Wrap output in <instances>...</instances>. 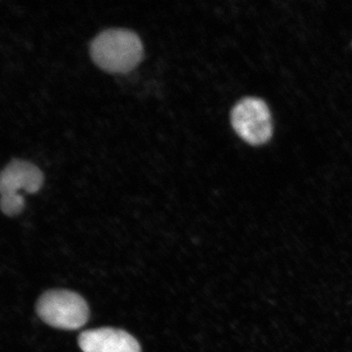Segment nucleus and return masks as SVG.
Returning a JSON list of instances; mask_svg holds the SVG:
<instances>
[{
	"label": "nucleus",
	"instance_id": "f257e3e1",
	"mask_svg": "<svg viewBox=\"0 0 352 352\" xmlns=\"http://www.w3.org/2000/svg\"><path fill=\"white\" fill-rule=\"evenodd\" d=\"M90 52L100 68L111 73H126L142 59L143 45L135 32L108 30L94 38Z\"/></svg>",
	"mask_w": 352,
	"mask_h": 352
},
{
	"label": "nucleus",
	"instance_id": "f03ea898",
	"mask_svg": "<svg viewBox=\"0 0 352 352\" xmlns=\"http://www.w3.org/2000/svg\"><path fill=\"white\" fill-rule=\"evenodd\" d=\"M36 311L41 320L51 327L76 330L89 318L87 302L76 293L66 289L46 292L41 296Z\"/></svg>",
	"mask_w": 352,
	"mask_h": 352
},
{
	"label": "nucleus",
	"instance_id": "7ed1b4c3",
	"mask_svg": "<svg viewBox=\"0 0 352 352\" xmlns=\"http://www.w3.org/2000/svg\"><path fill=\"white\" fill-rule=\"evenodd\" d=\"M231 122L236 133L252 146L265 144L272 138L270 108L256 97H245L238 102L231 113Z\"/></svg>",
	"mask_w": 352,
	"mask_h": 352
},
{
	"label": "nucleus",
	"instance_id": "20e7f679",
	"mask_svg": "<svg viewBox=\"0 0 352 352\" xmlns=\"http://www.w3.org/2000/svg\"><path fill=\"white\" fill-rule=\"evenodd\" d=\"M78 344L83 352H141L135 338L113 328L85 331L80 333Z\"/></svg>",
	"mask_w": 352,
	"mask_h": 352
},
{
	"label": "nucleus",
	"instance_id": "39448f33",
	"mask_svg": "<svg viewBox=\"0 0 352 352\" xmlns=\"http://www.w3.org/2000/svg\"><path fill=\"white\" fill-rule=\"evenodd\" d=\"M43 184L38 166L22 160H14L0 175V196L21 195L20 191L36 193Z\"/></svg>",
	"mask_w": 352,
	"mask_h": 352
},
{
	"label": "nucleus",
	"instance_id": "423d86ee",
	"mask_svg": "<svg viewBox=\"0 0 352 352\" xmlns=\"http://www.w3.org/2000/svg\"><path fill=\"white\" fill-rule=\"evenodd\" d=\"M25 207L22 195L0 197V208L8 217L19 214Z\"/></svg>",
	"mask_w": 352,
	"mask_h": 352
}]
</instances>
